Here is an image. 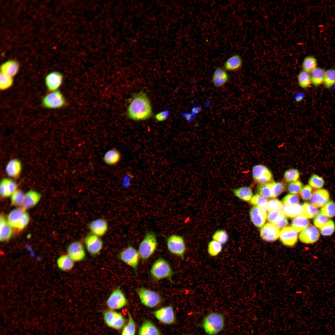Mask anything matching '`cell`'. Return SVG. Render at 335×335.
Here are the masks:
<instances>
[{"mask_svg":"<svg viewBox=\"0 0 335 335\" xmlns=\"http://www.w3.org/2000/svg\"><path fill=\"white\" fill-rule=\"evenodd\" d=\"M303 187L302 183L298 180L290 182L288 185V190L291 194H296L300 193Z\"/></svg>","mask_w":335,"mask_h":335,"instance_id":"cell-53","label":"cell"},{"mask_svg":"<svg viewBox=\"0 0 335 335\" xmlns=\"http://www.w3.org/2000/svg\"><path fill=\"white\" fill-rule=\"evenodd\" d=\"M128 321L123 328L121 335H135L136 331V324L131 313L127 312Z\"/></svg>","mask_w":335,"mask_h":335,"instance_id":"cell-36","label":"cell"},{"mask_svg":"<svg viewBox=\"0 0 335 335\" xmlns=\"http://www.w3.org/2000/svg\"><path fill=\"white\" fill-rule=\"evenodd\" d=\"M74 261L68 254L60 256L57 259V265L61 270L68 271L71 270L74 265Z\"/></svg>","mask_w":335,"mask_h":335,"instance_id":"cell-33","label":"cell"},{"mask_svg":"<svg viewBox=\"0 0 335 335\" xmlns=\"http://www.w3.org/2000/svg\"><path fill=\"white\" fill-rule=\"evenodd\" d=\"M328 221V217L319 212L315 217L313 222L316 227L320 228Z\"/></svg>","mask_w":335,"mask_h":335,"instance_id":"cell-54","label":"cell"},{"mask_svg":"<svg viewBox=\"0 0 335 335\" xmlns=\"http://www.w3.org/2000/svg\"><path fill=\"white\" fill-rule=\"evenodd\" d=\"M319 213L317 208L311 203H304L302 205V214L307 218H312L315 217Z\"/></svg>","mask_w":335,"mask_h":335,"instance_id":"cell-40","label":"cell"},{"mask_svg":"<svg viewBox=\"0 0 335 335\" xmlns=\"http://www.w3.org/2000/svg\"><path fill=\"white\" fill-rule=\"evenodd\" d=\"M67 253L74 262L83 261L86 256L84 245L80 241H75L70 243L67 247Z\"/></svg>","mask_w":335,"mask_h":335,"instance_id":"cell-14","label":"cell"},{"mask_svg":"<svg viewBox=\"0 0 335 335\" xmlns=\"http://www.w3.org/2000/svg\"><path fill=\"white\" fill-rule=\"evenodd\" d=\"M183 116L185 118L186 120L190 121L192 119V117L191 114H189L187 113H184L183 114Z\"/></svg>","mask_w":335,"mask_h":335,"instance_id":"cell-62","label":"cell"},{"mask_svg":"<svg viewBox=\"0 0 335 335\" xmlns=\"http://www.w3.org/2000/svg\"><path fill=\"white\" fill-rule=\"evenodd\" d=\"M167 246L168 251L172 254L184 259L186 251L184 239L181 235L174 234L166 239Z\"/></svg>","mask_w":335,"mask_h":335,"instance_id":"cell-7","label":"cell"},{"mask_svg":"<svg viewBox=\"0 0 335 335\" xmlns=\"http://www.w3.org/2000/svg\"><path fill=\"white\" fill-rule=\"evenodd\" d=\"M152 313L159 321L163 324L170 325L175 322V315L172 306L162 307Z\"/></svg>","mask_w":335,"mask_h":335,"instance_id":"cell-13","label":"cell"},{"mask_svg":"<svg viewBox=\"0 0 335 335\" xmlns=\"http://www.w3.org/2000/svg\"><path fill=\"white\" fill-rule=\"evenodd\" d=\"M40 198V194L37 192L29 191L25 195L22 208L25 210L32 208L38 203Z\"/></svg>","mask_w":335,"mask_h":335,"instance_id":"cell-28","label":"cell"},{"mask_svg":"<svg viewBox=\"0 0 335 335\" xmlns=\"http://www.w3.org/2000/svg\"><path fill=\"white\" fill-rule=\"evenodd\" d=\"M169 112L165 110L158 114L155 116L156 119L159 121H162L166 119L169 116Z\"/></svg>","mask_w":335,"mask_h":335,"instance_id":"cell-61","label":"cell"},{"mask_svg":"<svg viewBox=\"0 0 335 335\" xmlns=\"http://www.w3.org/2000/svg\"><path fill=\"white\" fill-rule=\"evenodd\" d=\"M0 239L4 242L8 240L12 234V228L3 216L0 217Z\"/></svg>","mask_w":335,"mask_h":335,"instance_id":"cell-29","label":"cell"},{"mask_svg":"<svg viewBox=\"0 0 335 335\" xmlns=\"http://www.w3.org/2000/svg\"><path fill=\"white\" fill-rule=\"evenodd\" d=\"M232 191L235 196L244 201H250L252 197V190L248 186L235 188L232 189Z\"/></svg>","mask_w":335,"mask_h":335,"instance_id":"cell-31","label":"cell"},{"mask_svg":"<svg viewBox=\"0 0 335 335\" xmlns=\"http://www.w3.org/2000/svg\"><path fill=\"white\" fill-rule=\"evenodd\" d=\"M335 230V225L332 220H329L324 226L320 228L321 234L325 236L331 235Z\"/></svg>","mask_w":335,"mask_h":335,"instance_id":"cell-50","label":"cell"},{"mask_svg":"<svg viewBox=\"0 0 335 335\" xmlns=\"http://www.w3.org/2000/svg\"><path fill=\"white\" fill-rule=\"evenodd\" d=\"M138 335H161L157 327L150 320L145 319L140 326Z\"/></svg>","mask_w":335,"mask_h":335,"instance_id":"cell-26","label":"cell"},{"mask_svg":"<svg viewBox=\"0 0 335 335\" xmlns=\"http://www.w3.org/2000/svg\"><path fill=\"white\" fill-rule=\"evenodd\" d=\"M184 335H195L190 334H184Z\"/></svg>","mask_w":335,"mask_h":335,"instance_id":"cell-63","label":"cell"},{"mask_svg":"<svg viewBox=\"0 0 335 335\" xmlns=\"http://www.w3.org/2000/svg\"><path fill=\"white\" fill-rule=\"evenodd\" d=\"M310 222L307 218L302 215H299L293 218L291 226L298 232L307 228Z\"/></svg>","mask_w":335,"mask_h":335,"instance_id":"cell-34","label":"cell"},{"mask_svg":"<svg viewBox=\"0 0 335 335\" xmlns=\"http://www.w3.org/2000/svg\"><path fill=\"white\" fill-rule=\"evenodd\" d=\"M243 61L241 56L235 54L229 57L225 62L224 68L226 71L234 72L240 69L243 66Z\"/></svg>","mask_w":335,"mask_h":335,"instance_id":"cell-24","label":"cell"},{"mask_svg":"<svg viewBox=\"0 0 335 335\" xmlns=\"http://www.w3.org/2000/svg\"><path fill=\"white\" fill-rule=\"evenodd\" d=\"M87 228L91 233L101 237L107 233L109 224L105 218H99L90 221L87 225Z\"/></svg>","mask_w":335,"mask_h":335,"instance_id":"cell-15","label":"cell"},{"mask_svg":"<svg viewBox=\"0 0 335 335\" xmlns=\"http://www.w3.org/2000/svg\"><path fill=\"white\" fill-rule=\"evenodd\" d=\"M118 258L132 268L136 275H137L140 256L138 250L134 247L129 245L119 252Z\"/></svg>","mask_w":335,"mask_h":335,"instance_id":"cell-8","label":"cell"},{"mask_svg":"<svg viewBox=\"0 0 335 335\" xmlns=\"http://www.w3.org/2000/svg\"><path fill=\"white\" fill-rule=\"evenodd\" d=\"M25 195L22 191L17 190L11 195V204L15 206L22 205L24 200Z\"/></svg>","mask_w":335,"mask_h":335,"instance_id":"cell-51","label":"cell"},{"mask_svg":"<svg viewBox=\"0 0 335 335\" xmlns=\"http://www.w3.org/2000/svg\"><path fill=\"white\" fill-rule=\"evenodd\" d=\"M22 208L13 210L8 214L7 221L13 228L22 230L28 225L29 221V214Z\"/></svg>","mask_w":335,"mask_h":335,"instance_id":"cell-6","label":"cell"},{"mask_svg":"<svg viewBox=\"0 0 335 335\" xmlns=\"http://www.w3.org/2000/svg\"><path fill=\"white\" fill-rule=\"evenodd\" d=\"M225 69L217 67L214 70L212 78V82L214 86L219 87L225 85L229 79V76Z\"/></svg>","mask_w":335,"mask_h":335,"instance_id":"cell-22","label":"cell"},{"mask_svg":"<svg viewBox=\"0 0 335 335\" xmlns=\"http://www.w3.org/2000/svg\"><path fill=\"white\" fill-rule=\"evenodd\" d=\"M249 214L251 219L255 226L259 228L264 226L267 217L265 209L255 206L250 209Z\"/></svg>","mask_w":335,"mask_h":335,"instance_id":"cell-21","label":"cell"},{"mask_svg":"<svg viewBox=\"0 0 335 335\" xmlns=\"http://www.w3.org/2000/svg\"><path fill=\"white\" fill-rule=\"evenodd\" d=\"M312 193V188L308 185L303 187L300 195L303 200H307L310 199Z\"/></svg>","mask_w":335,"mask_h":335,"instance_id":"cell-57","label":"cell"},{"mask_svg":"<svg viewBox=\"0 0 335 335\" xmlns=\"http://www.w3.org/2000/svg\"><path fill=\"white\" fill-rule=\"evenodd\" d=\"M13 78L0 73V89L4 91L9 89L13 84Z\"/></svg>","mask_w":335,"mask_h":335,"instance_id":"cell-44","label":"cell"},{"mask_svg":"<svg viewBox=\"0 0 335 335\" xmlns=\"http://www.w3.org/2000/svg\"><path fill=\"white\" fill-rule=\"evenodd\" d=\"M300 176L299 171L296 169L291 168L287 170L284 173V177L288 182H291L298 180Z\"/></svg>","mask_w":335,"mask_h":335,"instance_id":"cell-48","label":"cell"},{"mask_svg":"<svg viewBox=\"0 0 335 335\" xmlns=\"http://www.w3.org/2000/svg\"><path fill=\"white\" fill-rule=\"evenodd\" d=\"M121 157L120 153L115 149H112L108 151L104 157V162L107 164L113 165L117 163Z\"/></svg>","mask_w":335,"mask_h":335,"instance_id":"cell-37","label":"cell"},{"mask_svg":"<svg viewBox=\"0 0 335 335\" xmlns=\"http://www.w3.org/2000/svg\"><path fill=\"white\" fill-rule=\"evenodd\" d=\"M288 224L286 216L282 212L273 223L279 229L285 227Z\"/></svg>","mask_w":335,"mask_h":335,"instance_id":"cell-58","label":"cell"},{"mask_svg":"<svg viewBox=\"0 0 335 335\" xmlns=\"http://www.w3.org/2000/svg\"><path fill=\"white\" fill-rule=\"evenodd\" d=\"M325 70L322 68L317 67L310 73L312 85L315 87L323 84Z\"/></svg>","mask_w":335,"mask_h":335,"instance_id":"cell-30","label":"cell"},{"mask_svg":"<svg viewBox=\"0 0 335 335\" xmlns=\"http://www.w3.org/2000/svg\"><path fill=\"white\" fill-rule=\"evenodd\" d=\"M320 236L319 232L315 226H311L302 231L299 236L300 240L306 244H312L317 242Z\"/></svg>","mask_w":335,"mask_h":335,"instance_id":"cell-18","label":"cell"},{"mask_svg":"<svg viewBox=\"0 0 335 335\" xmlns=\"http://www.w3.org/2000/svg\"><path fill=\"white\" fill-rule=\"evenodd\" d=\"M335 84V69L325 70L323 85L325 88L329 89Z\"/></svg>","mask_w":335,"mask_h":335,"instance_id":"cell-39","label":"cell"},{"mask_svg":"<svg viewBox=\"0 0 335 335\" xmlns=\"http://www.w3.org/2000/svg\"><path fill=\"white\" fill-rule=\"evenodd\" d=\"M17 186L16 183L12 179H3L0 185L1 195L4 197L11 196L17 190Z\"/></svg>","mask_w":335,"mask_h":335,"instance_id":"cell-23","label":"cell"},{"mask_svg":"<svg viewBox=\"0 0 335 335\" xmlns=\"http://www.w3.org/2000/svg\"><path fill=\"white\" fill-rule=\"evenodd\" d=\"M299 201L298 196L293 194L286 195L283 199V203L286 206H291L298 204Z\"/></svg>","mask_w":335,"mask_h":335,"instance_id":"cell-55","label":"cell"},{"mask_svg":"<svg viewBox=\"0 0 335 335\" xmlns=\"http://www.w3.org/2000/svg\"><path fill=\"white\" fill-rule=\"evenodd\" d=\"M127 114L130 118L134 120H144L151 117L152 107L145 93L141 91L133 95L128 106Z\"/></svg>","mask_w":335,"mask_h":335,"instance_id":"cell-1","label":"cell"},{"mask_svg":"<svg viewBox=\"0 0 335 335\" xmlns=\"http://www.w3.org/2000/svg\"><path fill=\"white\" fill-rule=\"evenodd\" d=\"M269 169L265 166L258 164L254 166L252 169V174L253 179L257 181L260 177L270 172Z\"/></svg>","mask_w":335,"mask_h":335,"instance_id":"cell-42","label":"cell"},{"mask_svg":"<svg viewBox=\"0 0 335 335\" xmlns=\"http://www.w3.org/2000/svg\"><path fill=\"white\" fill-rule=\"evenodd\" d=\"M250 202L251 204L256 206L266 209L268 201L266 198L260 194H256L252 197Z\"/></svg>","mask_w":335,"mask_h":335,"instance_id":"cell-45","label":"cell"},{"mask_svg":"<svg viewBox=\"0 0 335 335\" xmlns=\"http://www.w3.org/2000/svg\"><path fill=\"white\" fill-rule=\"evenodd\" d=\"M270 182L260 184L257 188V191L259 194L266 198L272 197Z\"/></svg>","mask_w":335,"mask_h":335,"instance_id":"cell-52","label":"cell"},{"mask_svg":"<svg viewBox=\"0 0 335 335\" xmlns=\"http://www.w3.org/2000/svg\"><path fill=\"white\" fill-rule=\"evenodd\" d=\"M19 64L14 60L6 61L1 66V73L13 78L18 73L19 69Z\"/></svg>","mask_w":335,"mask_h":335,"instance_id":"cell-27","label":"cell"},{"mask_svg":"<svg viewBox=\"0 0 335 335\" xmlns=\"http://www.w3.org/2000/svg\"><path fill=\"white\" fill-rule=\"evenodd\" d=\"M279 229L274 224L267 223L262 227L260 230V235L264 240L273 242L279 237Z\"/></svg>","mask_w":335,"mask_h":335,"instance_id":"cell-19","label":"cell"},{"mask_svg":"<svg viewBox=\"0 0 335 335\" xmlns=\"http://www.w3.org/2000/svg\"><path fill=\"white\" fill-rule=\"evenodd\" d=\"M317 61L316 58L311 56L305 57L302 62V70L310 73L315 69L317 67Z\"/></svg>","mask_w":335,"mask_h":335,"instance_id":"cell-38","label":"cell"},{"mask_svg":"<svg viewBox=\"0 0 335 335\" xmlns=\"http://www.w3.org/2000/svg\"><path fill=\"white\" fill-rule=\"evenodd\" d=\"M222 245L215 240L211 241L208 246V252L209 255L212 257L217 256L222 250Z\"/></svg>","mask_w":335,"mask_h":335,"instance_id":"cell-41","label":"cell"},{"mask_svg":"<svg viewBox=\"0 0 335 335\" xmlns=\"http://www.w3.org/2000/svg\"><path fill=\"white\" fill-rule=\"evenodd\" d=\"M42 102L43 107L50 109L60 108L66 104L64 96L58 90L49 92L43 97Z\"/></svg>","mask_w":335,"mask_h":335,"instance_id":"cell-10","label":"cell"},{"mask_svg":"<svg viewBox=\"0 0 335 335\" xmlns=\"http://www.w3.org/2000/svg\"><path fill=\"white\" fill-rule=\"evenodd\" d=\"M101 312L104 322L109 327L119 330L125 325V319L120 312L110 309L103 311Z\"/></svg>","mask_w":335,"mask_h":335,"instance_id":"cell-9","label":"cell"},{"mask_svg":"<svg viewBox=\"0 0 335 335\" xmlns=\"http://www.w3.org/2000/svg\"><path fill=\"white\" fill-rule=\"evenodd\" d=\"M136 291L141 303L147 307H156L161 302V296L154 291L143 287L137 288Z\"/></svg>","mask_w":335,"mask_h":335,"instance_id":"cell-5","label":"cell"},{"mask_svg":"<svg viewBox=\"0 0 335 335\" xmlns=\"http://www.w3.org/2000/svg\"><path fill=\"white\" fill-rule=\"evenodd\" d=\"M282 206L281 201L276 199H273L268 202L266 209L269 211L280 210Z\"/></svg>","mask_w":335,"mask_h":335,"instance_id":"cell-56","label":"cell"},{"mask_svg":"<svg viewBox=\"0 0 335 335\" xmlns=\"http://www.w3.org/2000/svg\"><path fill=\"white\" fill-rule=\"evenodd\" d=\"M272 197L275 198L279 195L285 189L284 184L280 182H272L270 183Z\"/></svg>","mask_w":335,"mask_h":335,"instance_id":"cell-49","label":"cell"},{"mask_svg":"<svg viewBox=\"0 0 335 335\" xmlns=\"http://www.w3.org/2000/svg\"><path fill=\"white\" fill-rule=\"evenodd\" d=\"M282 212L280 210L269 211L267 216L268 221L270 223L273 224Z\"/></svg>","mask_w":335,"mask_h":335,"instance_id":"cell-59","label":"cell"},{"mask_svg":"<svg viewBox=\"0 0 335 335\" xmlns=\"http://www.w3.org/2000/svg\"><path fill=\"white\" fill-rule=\"evenodd\" d=\"M225 325V319L223 315L214 312L207 315L202 324L204 330L208 335H217L223 330Z\"/></svg>","mask_w":335,"mask_h":335,"instance_id":"cell-2","label":"cell"},{"mask_svg":"<svg viewBox=\"0 0 335 335\" xmlns=\"http://www.w3.org/2000/svg\"><path fill=\"white\" fill-rule=\"evenodd\" d=\"M212 237L213 240L218 242L222 244L226 243L229 239L228 233L226 231L223 229L218 230L216 231Z\"/></svg>","mask_w":335,"mask_h":335,"instance_id":"cell-43","label":"cell"},{"mask_svg":"<svg viewBox=\"0 0 335 335\" xmlns=\"http://www.w3.org/2000/svg\"><path fill=\"white\" fill-rule=\"evenodd\" d=\"M272 178V175L270 172L260 177L256 181L260 184H263L270 182Z\"/></svg>","mask_w":335,"mask_h":335,"instance_id":"cell-60","label":"cell"},{"mask_svg":"<svg viewBox=\"0 0 335 335\" xmlns=\"http://www.w3.org/2000/svg\"><path fill=\"white\" fill-rule=\"evenodd\" d=\"M297 80L299 87L303 89L309 88L312 85L310 73L302 70L298 74Z\"/></svg>","mask_w":335,"mask_h":335,"instance_id":"cell-35","label":"cell"},{"mask_svg":"<svg viewBox=\"0 0 335 335\" xmlns=\"http://www.w3.org/2000/svg\"><path fill=\"white\" fill-rule=\"evenodd\" d=\"M281 209L282 212L286 216L294 218L302 214V205L298 203L291 206L283 205Z\"/></svg>","mask_w":335,"mask_h":335,"instance_id":"cell-32","label":"cell"},{"mask_svg":"<svg viewBox=\"0 0 335 335\" xmlns=\"http://www.w3.org/2000/svg\"><path fill=\"white\" fill-rule=\"evenodd\" d=\"M152 276L155 279L160 280L171 277L174 272L169 263L162 258L158 259L153 263L150 271Z\"/></svg>","mask_w":335,"mask_h":335,"instance_id":"cell-4","label":"cell"},{"mask_svg":"<svg viewBox=\"0 0 335 335\" xmlns=\"http://www.w3.org/2000/svg\"><path fill=\"white\" fill-rule=\"evenodd\" d=\"M84 243L88 252L92 255H96L102 250L103 242L100 237L91 233L84 238Z\"/></svg>","mask_w":335,"mask_h":335,"instance_id":"cell-12","label":"cell"},{"mask_svg":"<svg viewBox=\"0 0 335 335\" xmlns=\"http://www.w3.org/2000/svg\"><path fill=\"white\" fill-rule=\"evenodd\" d=\"M320 212L328 217L335 216V203L333 201L328 202L323 207Z\"/></svg>","mask_w":335,"mask_h":335,"instance_id":"cell-47","label":"cell"},{"mask_svg":"<svg viewBox=\"0 0 335 335\" xmlns=\"http://www.w3.org/2000/svg\"><path fill=\"white\" fill-rule=\"evenodd\" d=\"M329 198V193L326 190L318 189L313 192L310 203L316 208H320L324 207L328 202Z\"/></svg>","mask_w":335,"mask_h":335,"instance_id":"cell-20","label":"cell"},{"mask_svg":"<svg viewBox=\"0 0 335 335\" xmlns=\"http://www.w3.org/2000/svg\"><path fill=\"white\" fill-rule=\"evenodd\" d=\"M127 300L123 291L118 287L112 291L106 301L109 309H121L128 304Z\"/></svg>","mask_w":335,"mask_h":335,"instance_id":"cell-11","label":"cell"},{"mask_svg":"<svg viewBox=\"0 0 335 335\" xmlns=\"http://www.w3.org/2000/svg\"><path fill=\"white\" fill-rule=\"evenodd\" d=\"M63 80L62 75L60 72H52L47 74L45 78L46 87L49 92L58 90Z\"/></svg>","mask_w":335,"mask_h":335,"instance_id":"cell-17","label":"cell"},{"mask_svg":"<svg viewBox=\"0 0 335 335\" xmlns=\"http://www.w3.org/2000/svg\"><path fill=\"white\" fill-rule=\"evenodd\" d=\"M21 169L20 162L17 159H13L8 162L5 168V172L9 177L16 178L20 176Z\"/></svg>","mask_w":335,"mask_h":335,"instance_id":"cell-25","label":"cell"},{"mask_svg":"<svg viewBox=\"0 0 335 335\" xmlns=\"http://www.w3.org/2000/svg\"><path fill=\"white\" fill-rule=\"evenodd\" d=\"M279 237L280 241L284 245L292 247L297 242L298 232L291 227H285L280 232Z\"/></svg>","mask_w":335,"mask_h":335,"instance_id":"cell-16","label":"cell"},{"mask_svg":"<svg viewBox=\"0 0 335 335\" xmlns=\"http://www.w3.org/2000/svg\"><path fill=\"white\" fill-rule=\"evenodd\" d=\"M158 245L155 233L152 231L146 230L138 250L140 257L143 261L146 260L154 254Z\"/></svg>","mask_w":335,"mask_h":335,"instance_id":"cell-3","label":"cell"},{"mask_svg":"<svg viewBox=\"0 0 335 335\" xmlns=\"http://www.w3.org/2000/svg\"><path fill=\"white\" fill-rule=\"evenodd\" d=\"M308 183L309 185L312 188L317 190L321 189L324 184L323 179L316 174H313L311 176Z\"/></svg>","mask_w":335,"mask_h":335,"instance_id":"cell-46","label":"cell"}]
</instances>
